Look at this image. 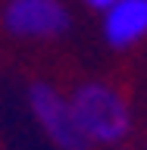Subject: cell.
Listing matches in <instances>:
<instances>
[{
	"instance_id": "1",
	"label": "cell",
	"mask_w": 147,
	"mask_h": 150,
	"mask_svg": "<svg viewBox=\"0 0 147 150\" xmlns=\"http://www.w3.org/2000/svg\"><path fill=\"white\" fill-rule=\"evenodd\" d=\"M72 110L91 144H116L129 131V106L110 84H82L72 94Z\"/></svg>"
},
{
	"instance_id": "2",
	"label": "cell",
	"mask_w": 147,
	"mask_h": 150,
	"mask_svg": "<svg viewBox=\"0 0 147 150\" xmlns=\"http://www.w3.org/2000/svg\"><path fill=\"white\" fill-rule=\"evenodd\" d=\"M31 110H35V119L41 122V128L47 131V138L53 141L60 150H88L91 147V138L85 134L82 122L72 110V100H66L60 91H53L50 84H35L31 94Z\"/></svg>"
},
{
	"instance_id": "3",
	"label": "cell",
	"mask_w": 147,
	"mask_h": 150,
	"mask_svg": "<svg viewBox=\"0 0 147 150\" xmlns=\"http://www.w3.org/2000/svg\"><path fill=\"white\" fill-rule=\"evenodd\" d=\"M3 22L22 38H53L69 28V9L60 0H9Z\"/></svg>"
},
{
	"instance_id": "4",
	"label": "cell",
	"mask_w": 147,
	"mask_h": 150,
	"mask_svg": "<svg viewBox=\"0 0 147 150\" xmlns=\"http://www.w3.org/2000/svg\"><path fill=\"white\" fill-rule=\"evenodd\" d=\"M103 35L113 47H131L147 35V0H116L107 9Z\"/></svg>"
},
{
	"instance_id": "5",
	"label": "cell",
	"mask_w": 147,
	"mask_h": 150,
	"mask_svg": "<svg viewBox=\"0 0 147 150\" xmlns=\"http://www.w3.org/2000/svg\"><path fill=\"white\" fill-rule=\"evenodd\" d=\"M85 3H88V6H94V9H110L116 0H85Z\"/></svg>"
}]
</instances>
